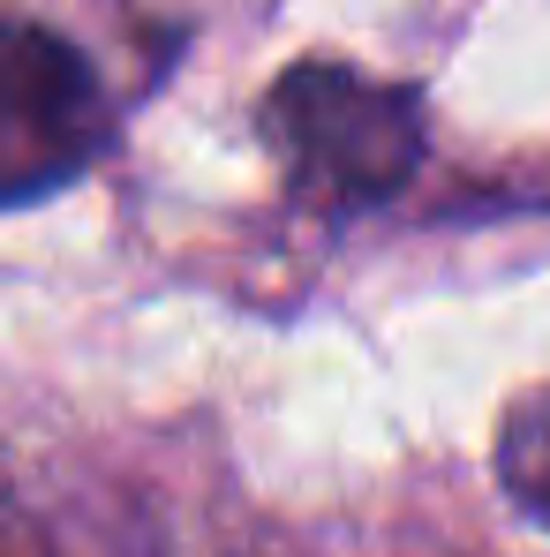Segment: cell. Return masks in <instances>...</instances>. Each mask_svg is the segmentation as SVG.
I'll use <instances>...</instances> for the list:
<instances>
[{"label": "cell", "instance_id": "cell-4", "mask_svg": "<svg viewBox=\"0 0 550 557\" xmlns=\"http://www.w3.org/2000/svg\"><path fill=\"white\" fill-rule=\"evenodd\" d=\"M0 557H53V550H46V535H38L15 505H0Z\"/></svg>", "mask_w": 550, "mask_h": 557}, {"label": "cell", "instance_id": "cell-1", "mask_svg": "<svg viewBox=\"0 0 550 557\" xmlns=\"http://www.w3.org/2000/svg\"><path fill=\"white\" fill-rule=\"evenodd\" d=\"M257 136L272 151L279 182L302 211L355 219L369 203H392L423 174L430 121L407 84H384L355 61L309 53L286 61L257 106Z\"/></svg>", "mask_w": 550, "mask_h": 557}, {"label": "cell", "instance_id": "cell-2", "mask_svg": "<svg viewBox=\"0 0 550 557\" xmlns=\"http://www.w3.org/2000/svg\"><path fill=\"white\" fill-rule=\"evenodd\" d=\"M113 144V98L91 53L46 23H0V211L84 182Z\"/></svg>", "mask_w": 550, "mask_h": 557}, {"label": "cell", "instance_id": "cell-3", "mask_svg": "<svg viewBox=\"0 0 550 557\" xmlns=\"http://www.w3.org/2000/svg\"><path fill=\"white\" fill-rule=\"evenodd\" d=\"M498 474H505V497L521 512H543L550 490V422H543V384H521L513 407H505V430H498Z\"/></svg>", "mask_w": 550, "mask_h": 557}]
</instances>
